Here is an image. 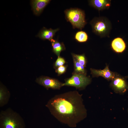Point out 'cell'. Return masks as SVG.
I'll list each match as a JSON object with an SVG mask.
<instances>
[{
  "label": "cell",
  "mask_w": 128,
  "mask_h": 128,
  "mask_svg": "<svg viewBox=\"0 0 128 128\" xmlns=\"http://www.w3.org/2000/svg\"><path fill=\"white\" fill-rule=\"evenodd\" d=\"M73 57L74 67V73L85 74V67L82 65L75 58Z\"/></svg>",
  "instance_id": "9a60e30c"
},
{
  "label": "cell",
  "mask_w": 128,
  "mask_h": 128,
  "mask_svg": "<svg viewBox=\"0 0 128 128\" xmlns=\"http://www.w3.org/2000/svg\"><path fill=\"white\" fill-rule=\"evenodd\" d=\"M59 30L58 28L53 29L44 28L40 32L37 36L43 40H48L51 41L56 32Z\"/></svg>",
  "instance_id": "30bf717a"
},
{
  "label": "cell",
  "mask_w": 128,
  "mask_h": 128,
  "mask_svg": "<svg viewBox=\"0 0 128 128\" xmlns=\"http://www.w3.org/2000/svg\"><path fill=\"white\" fill-rule=\"evenodd\" d=\"M51 41L53 52L58 57L60 56L61 52L65 49L64 44L53 39Z\"/></svg>",
  "instance_id": "4fadbf2b"
},
{
  "label": "cell",
  "mask_w": 128,
  "mask_h": 128,
  "mask_svg": "<svg viewBox=\"0 0 128 128\" xmlns=\"http://www.w3.org/2000/svg\"><path fill=\"white\" fill-rule=\"evenodd\" d=\"M67 68L66 66L63 65L60 66L56 69L55 71L58 75H60L64 73L66 71Z\"/></svg>",
  "instance_id": "d6986e66"
},
{
  "label": "cell",
  "mask_w": 128,
  "mask_h": 128,
  "mask_svg": "<svg viewBox=\"0 0 128 128\" xmlns=\"http://www.w3.org/2000/svg\"><path fill=\"white\" fill-rule=\"evenodd\" d=\"M49 0H35L32 1V9L34 14L38 15L49 3Z\"/></svg>",
  "instance_id": "52a82bcc"
},
{
  "label": "cell",
  "mask_w": 128,
  "mask_h": 128,
  "mask_svg": "<svg viewBox=\"0 0 128 128\" xmlns=\"http://www.w3.org/2000/svg\"><path fill=\"white\" fill-rule=\"evenodd\" d=\"M75 39L79 42H85L87 40L88 36L85 32L83 31H79L76 34Z\"/></svg>",
  "instance_id": "2e32d148"
},
{
  "label": "cell",
  "mask_w": 128,
  "mask_h": 128,
  "mask_svg": "<svg viewBox=\"0 0 128 128\" xmlns=\"http://www.w3.org/2000/svg\"><path fill=\"white\" fill-rule=\"evenodd\" d=\"M23 119L19 114L10 108L0 113V128H25Z\"/></svg>",
  "instance_id": "7a4b0ae2"
},
{
  "label": "cell",
  "mask_w": 128,
  "mask_h": 128,
  "mask_svg": "<svg viewBox=\"0 0 128 128\" xmlns=\"http://www.w3.org/2000/svg\"><path fill=\"white\" fill-rule=\"evenodd\" d=\"M10 93L6 87L1 83L0 85V107H2L8 102Z\"/></svg>",
  "instance_id": "ba28073f"
},
{
  "label": "cell",
  "mask_w": 128,
  "mask_h": 128,
  "mask_svg": "<svg viewBox=\"0 0 128 128\" xmlns=\"http://www.w3.org/2000/svg\"><path fill=\"white\" fill-rule=\"evenodd\" d=\"M64 13L67 20L71 23L73 28L82 29L86 24L85 13L82 10L71 8L66 10Z\"/></svg>",
  "instance_id": "3957f363"
},
{
  "label": "cell",
  "mask_w": 128,
  "mask_h": 128,
  "mask_svg": "<svg viewBox=\"0 0 128 128\" xmlns=\"http://www.w3.org/2000/svg\"><path fill=\"white\" fill-rule=\"evenodd\" d=\"M82 95L76 91L56 95L46 105L51 114L60 122L71 128L87 116Z\"/></svg>",
  "instance_id": "6da1fadb"
},
{
  "label": "cell",
  "mask_w": 128,
  "mask_h": 128,
  "mask_svg": "<svg viewBox=\"0 0 128 128\" xmlns=\"http://www.w3.org/2000/svg\"><path fill=\"white\" fill-rule=\"evenodd\" d=\"M72 55L73 57L75 58L82 65L85 66L86 64V60L84 55H79L72 53Z\"/></svg>",
  "instance_id": "e0dca14e"
},
{
  "label": "cell",
  "mask_w": 128,
  "mask_h": 128,
  "mask_svg": "<svg viewBox=\"0 0 128 128\" xmlns=\"http://www.w3.org/2000/svg\"><path fill=\"white\" fill-rule=\"evenodd\" d=\"M111 45L113 49L118 53L123 52L125 50L126 47L124 41L120 37L114 39L112 41Z\"/></svg>",
  "instance_id": "7c38bea8"
},
{
  "label": "cell",
  "mask_w": 128,
  "mask_h": 128,
  "mask_svg": "<svg viewBox=\"0 0 128 128\" xmlns=\"http://www.w3.org/2000/svg\"><path fill=\"white\" fill-rule=\"evenodd\" d=\"M111 0H90V4L99 10L108 9L111 5Z\"/></svg>",
  "instance_id": "8fae6325"
},
{
  "label": "cell",
  "mask_w": 128,
  "mask_h": 128,
  "mask_svg": "<svg viewBox=\"0 0 128 128\" xmlns=\"http://www.w3.org/2000/svg\"><path fill=\"white\" fill-rule=\"evenodd\" d=\"M91 24L93 32L101 37L108 36L111 28L110 22L106 18L103 17L94 18Z\"/></svg>",
  "instance_id": "277c9868"
},
{
  "label": "cell",
  "mask_w": 128,
  "mask_h": 128,
  "mask_svg": "<svg viewBox=\"0 0 128 128\" xmlns=\"http://www.w3.org/2000/svg\"><path fill=\"white\" fill-rule=\"evenodd\" d=\"M91 73L93 75L101 76L107 79L112 80L114 78V74L110 70L107 66L103 70L91 69Z\"/></svg>",
  "instance_id": "9c48e42d"
},
{
  "label": "cell",
  "mask_w": 128,
  "mask_h": 128,
  "mask_svg": "<svg viewBox=\"0 0 128 128\" xmlns=\"http://www.w3.org/2000/svg\"><path fill=\"white\" fill-rule=\"evenodd\" d=\"M114 87L120 91H125L126 85L125 81L119 78H115L113 82Z\"/></svg>",
  "instance_id": "5bb4252c"
},
{
  "label": "cell",
  "mask_w": 128,
  "mask_h": 128,
  "mask_svg": "<svg viewBox=\"0 0 128 128\" xmlns=\"http://www.w3.org/2000/svg\"><path fill=\"white\" fill-rule=\"evenodd\" d=\"M65 62V60L63 58L60 56L58 57L54 64V68L56 69L60 66L64 65Z\"/></svg>",
  "instance_id": "ac0fdd59"
},
{
  "label": "cell",
  "mask_w": 128,
  "mask_h": 128,
  "mask_svg": "<svg viewBox=\"0 0 128 128\" xmlns=\"http://www.w3.org/2000/svg\"><path fill=\"white\" fill-rule=\"evenodd\" d=\"M36 82L48 89L51 88L59 89L62 86V83L58 80L49 77L42 76L36 79Z\"/></svg>",
  "instance_id": "8992f818"
},
{
  "label": "cell",
  "mask_w": 128,
  "mask_h": 128,
  "mask_svg": "<svg viewBox=\"0 0 128 128\" xmlns=\"http://www.w3.org/2000/svg\"><path fill=\"white\" fill-rule=\"evenodd\" d=\"M91 79L85 74L74 73L71 77L66 79L62 86H67L75 87L77 89H81L89 84Z\"/></svg>",
  "instance_id": "5b68a950"
}]
</instances>
